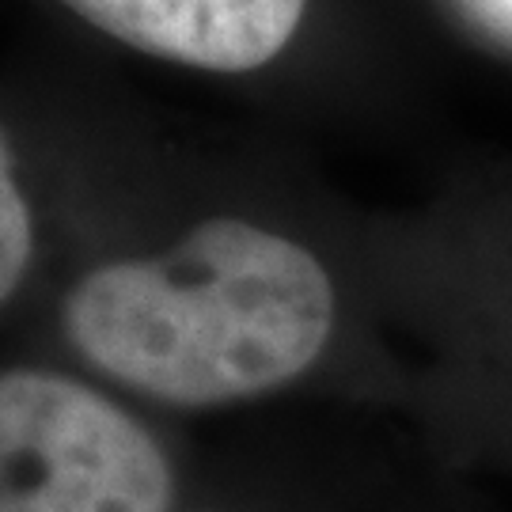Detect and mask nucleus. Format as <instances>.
<instances>
[{
  "label": "nucleus",
  "instance_id": "1",
  "mask_svg": "<svg viewBox=\"0 0 512 512\" xmlns=\"http://www.w3.org/2000/svg\"><path fill=\"white\" fill-rule=\"evenodd\" d=\"M61 334L110 384L164 406H228L304 376L334 334V285L293 239L236 217L152 258L76 277Z\"/></svg>",
  "mask_w": 512,
  "mask_h": 512
},
{
  "label": "nucleus",
  "instance_id": "2",
  "mask_svg": "<svg viewBox=\"0 0 512 512\" xmlns=\"http://www.w3.org/2000/svg\"><path fill=\"white\" fill-rule=\"evenodd\" d=\"M175 509V463L133 410L61 368H0V512Z\"/></svg>",
  "mask_w": 512,
  "mask_h": 512
},
{
  "label": "nucleus",
  "instance_id": "3",
  "mask_svg": "<svg viewBox=\"0 0 512 512\" xmlns=\"http://www.w3.org/2000/svg\"><path fill=\"white\" fill-rule=\"evenodd\" d=\"M92 27L141 54L247 73L266 65L296 35L304 0H61Z\"/></svg>",
  "mask_w": 512,
  "mask_h": 512
},
{
  "label": "nucleus",
  "instance_id": "4",
  "mask_svg": "<svg viewBox=\"0 0 512 512\" xmlns=\"http://www.w3.org/2000/svg\"><path fill=\"white\" fill-rule=\"evenodd\" d=\"M31 247H35L31 213L12 175V148L0 133V308L16 296L31 262Z\"/></svg>",
  "mask_w": 512,
  "mask_h": 512
},
{
  "label": "nucleus",
  "instance_id": "5",
  "mask_svg": "<svg viewBox=\"0 0 512 512\" xmlns=\"http://www.w3.org/2000/svg\"><path fill=\"white\" fill-rule=\"evenodd\" d=\"M175 512H232V509H224V505H198V509H175Z\"/></svg>",
  "mask_w": 512,
  "mask_h": 512
}]
</instances>
